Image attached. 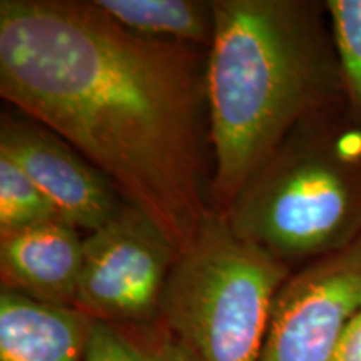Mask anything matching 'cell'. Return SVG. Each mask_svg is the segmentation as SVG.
I'll list each match as a JSON object with an SVG mask.
<instances>
[{
    "mask_svg": "<svg viewBox=\"0 0 361 361\" xmlns=\"http://www.w3.org/2000/svg\"><path fill=\"white\" fill-rule=\"evenodd\" d=\"M361 311V236L293 271L274 300L259 361H333Z\"/></svg>",
    "mask_w": 361,
    "mask_h": 361,
    "instance_id": "8992f818",
    "label": "cell"
},
{
    "mask_svg": "<svg viewBox=\"0 0 361 361\" xmlns=\"http://www.w3.org/2000/svg\"><path fill=\"white\" fill-rule=\"evenodd\" d=\"M96 319L75 306L0 291V361H84Z\"/></svg>",
    "mask_w": 361,
    "mask_h": 361,
    "instance_id": "9c48e42d",
    "label": "cell"
},
{
    "mask_svg": "<svg viewBox=\"0 0 361 361\" xmlns=\"http://www.w3.org/2000/svg\"><path fill=\"white\" fill-rule=\"evenodd\" d=\"M333 361H361V311L343 333Z\"/></svg>",
    "mask_w": 361,
    "mask_h": 361,
    "instance_id": "5bb4252c",
    "label": "cell"
},
{
    "mask_svg": "<svg viewBox=\"0 0 361 361\" xmlns=\"http://www.w3.org/2000/svg\"><path fill=\"white\" fill-rule=\"evenodd\" d=\"M126 29L142 37L201 45L214 37L213 0H96Z\"/></svg>",
    "mask_w": 361,
    "mask_h": 361,
    "instance_id": "30bf717a",
    "label": "cell"
},
{
    "mask_svg": "<svg viewBox=\"0 0 361 361\" xmlns=\"http://www.w3.org/2000/svg\"><path fill=\"white\" fill-rule=\"evenodd\" d=\"M178 258V250L161 229L126 204L101 228L84 234L74 306L102 323L156 322Z\"/></svg>",
    "mask_w": 361,
    "mask_h": 361,
    "instance_id": "5b68a950",
    "label": "cell"
},
{
    "mask_svg": "<svg viewBox=\"0 0 361 361\" xmlns=\"http://www.w3.org/2000/svg\"><path fill=\"white\" fill-rule=\"evenodd\" d=\"M0 154L16 162L62 219L84 234L101 228L128 204L114 184L69 142L22 112L0 116Z\"/></svg>",
    "mask_w": 361,
    "mask_h": 361,
    "instance_id": "52a82bcc",
    "label": "cell"
},
{
    "mask_svg": "<svg viewBox=\"0 0 361 361\" xmlns=\"http://www.w3.org/2000/svg\"><path fill=\"white\" fill-rule=\"evenodd\" d=\"M345 101L361 124V0H326Z\"/></svg>",
    "mask_w": 361,
    "mask_h": 361,
    "instance_id": "4fadbf2b",
    "label": "cell"
},
{
    "mask_svg": "<svg viewBox=\"0 0 361 361\" xmlns=\"http://www.w3.org/2000/svg\"><path fill=\"white\" fill-rule=\"evenodd\" d=\"M209 49L142 37L96 0H2L0 94L71 144L179 255L213 214Z\"/></svg>",
    "mask_w": 361,
    "mask_h": 361,
    "instance_id": "6da1fadb",
    "label": "cell"
},
{
    "mask_svg": "<svg viewBox=\"0 0 361 361\" xmlns=\"http://www.w3.org/2000/svg\"><path fill=\"white\" fill-rule=\"evenodd\" d=\"M251 245L291 268L361 236V124L343 101L301 121L221 213Z\"/></svg>",
    "mask_w": 361,
    "mask_h": 361,
    "instance_id": "3957f363",
    "label": "cell"
},
{
    "mask_svg": "<svg viewBox=\"0 0 361 361\" xmlns=\"http://www.w3.org/2000/svg\"><path fill=\"white\" fill-rule=\"evenodd\" d=\"M84 361H194L159 322L111 324L96 322Z\"/></svg>",
    "mask_w": 361,
    "mask_h": 361,
    "instance_id": "8fae6325",
    "label": "cell"
},
{
    "mask_svg": "<svg viewBox=\"0 0 361 361\" xmlns=\"http://www.w3.org/2000/svg\"><path fill=\"white\" fill-rule=\"evenodd\" d=\"M57 218L62 216L37 184L0 154V233Z\"/></svg>",
    "mask_w": 361,
    "mask_h": 361,
    "instance_id": "7c38bea8",
    "label": "cell"
},
{
    "mask_svg": "<svg viewBox=\"0 0 361 361\" xmlns=\"http://www.w3.org/2000/svg\"><path fill=\"white\" fill-rule=\"evenodd\" d=\"M293 271L213 211L173 266L159 322L194 361H259L274 300Z\"/></svg>",
    "mask_w": 361,
    "mask_h": 361,
    "instance_id": "277c9868",
    "label": "cell"
},
{
    "mask_svg": "<svg viewBox=\"0 0 361 361\" xmlns=\"http://www.w3.org/2000/svg\"><path fill=\"white\" fill-rule=\"evenodd\" d=\"M66 219L0 233V279L2 288L45 301L74 306L84 234Z\"/></svg>",
    "mask_w": 361,
    "mask_h": 361,
    "instance_id": "ba28073f",
    "label": "cell"
},
{
    "mask_svg": "<svg viewBox=\"0 0 361 361\" xmlns=\"http://www.w3.org/2000/svg\"><path fill=\"white\" fill-rule=\"evenodd\" d=\"M213 2L211 206L224 213L291 130L345 101V90L326 2Z\"/></svg>",
    "mask_w": 361,
    "mask_h": 361,
    "instance_id": "7a4b0ae2",
    "label": "cell"
}]
</instances>
